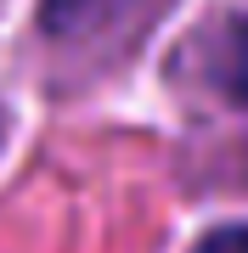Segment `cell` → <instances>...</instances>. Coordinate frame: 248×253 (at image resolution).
Here are the masks:
<instances>
[{"label": "cell", "instance_id": "cell-1", "mask_svg": "<svg viewBox=\"0 0 248 253\" xmlns=\"http://www.w3.org/2000/svg\"><path fill=\"white\" fill-rule=\"evenodd\" d=\"M164 0H40V28L62 45L79 40H113L152 17Z\"/></svg>", "mask_w": 248, "mask_h": 253}, {"label": "cell", "instance_id": "cell-2", "mask_svg": "<svg viewBox=\"0 0 248 253\" xmlns=\"http://www.w3.org/2000/svg\"><path fill=\"white\" fill-rule=\"evenodd\" d=\"M220 84H226L231 101H243V107H248V17L231 23V34H226V51H220Z\"/></svg>", "mask_w": 248, "mask_h": 253}, {"label": "cell", "instance_id": "cell-3", "mask_svg": "<svg viewBox=\"0 0 248 253\" xmlns=\"http://www.w3.org/2000/svg\"><path fill=\"white\" fill-rule=\"evenodd\" d=\"M192 253H248V225H220V231H209Z\"/></svg>", "mask_w": 248, "mask_h": 253}]
</instances>
